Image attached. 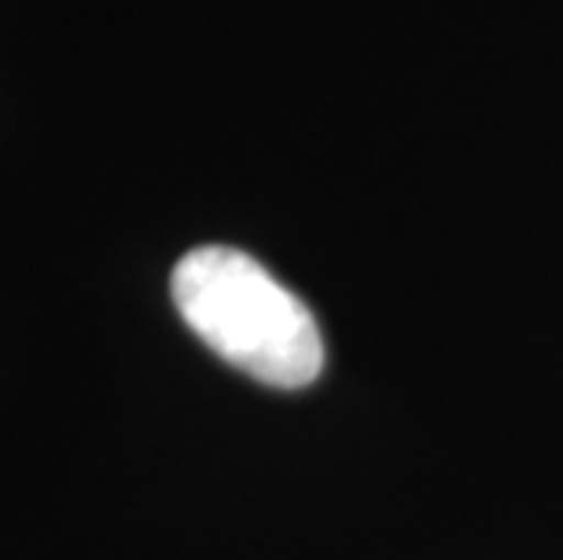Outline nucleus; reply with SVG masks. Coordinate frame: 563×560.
<instances>
[{"label":"nucleus","mask_w":563,"mask_h":560,"mask_svg":"<svg viewBox=\"0 0 563 560\" xmlns=\"http://www.w3.org/2000/svg\"><path fill=\"white\" fill-rule=\"evenodd\" d=\"M172 299L194 336L266 386H309L323 367V336L309 306L236 248L208 244L178 259Z\"/></svg>","instance_id":"obj_1"}]
</instances>
